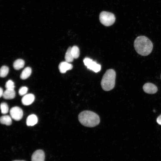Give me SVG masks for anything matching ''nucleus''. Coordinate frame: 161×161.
Returning a JSON list of instances; mask_svg holds the SVG:
<instances>
[{
  "label": "nucleus",
  "mask_w": 161,
  "mask_h": 161,
  "mask_svg": "<svg viewBox=\"0 0 161 161\" xmlns=\"http://www.w3.org/2000/svg\"><path fill=\"white\" fill-rule=\"evenodd\" d=\"M134 47L137 52L142 56H147L151 52L153 47L152 42L144 36L137 37L134 42Z\"/></svg>",
  "instance_id": "nucleus-1"
},
{
  "label": "nucleus",
  "mask_w": 161,
  "mask_h": 161,
  "mask_svg": "<svg viewBox=\"0 0 161 161\" xmlns=\"http://www.w3.org/2000/svg\"><path fill=\"white\" fill-rule=\"evenodd\" d=\"M78 119L82 125L88 127H95L100 122L99 115L89 110L80 112L78 115Z\"/></svg>",
  "instance_id": "nucleus-2"
},
{
  "label": "nucleus",
  "mask_w": 161,
  "mask_h": 161,
  "mask_svg": "<svg viewBox=\"0 0 161 161\" xmlns=\"http://www.w3.org/2000/svg\"><path fill=\"white\" fill-rule=\"evenodd\" d=\"M116 72L113 69L107 70L102 78L101 85L102 89L108 91L113 89L115 85Z\"/></svg>",
  "instance_id": "nucleus-3"
},
{
  "label": "nucleus",
  "mask_w": 161,
  "mask_h": 161,
  "mask_svg": "<svg viewBox=\"0 0 161 161\" xmlns=\"http://www.w3.org/2000/svg\"><path fill=\"white\" fill-rule=\"evenodd\" d=\"M99 19L103 24L106 26H109L114 23L115 18L114 14L111 13L103 11L100 15Z\"/></svg>",
  "instance_id": "nucleus-4"
},
{
  "label": "nucleus",
  "mask_w": 161,
  "mask_h": 161,
  "mask_svg": "<svg viewBox=\"0 0 161 161\" xmlns=\"http://www.w3.org/2000/svg\"><path fill=\"white\" fill-rule=\"evenodd\" d=\"M83 62L87 68L95 72H97L101 69L100 65L89 58H85L83 60Z\"/></svg>",
  "instance_id": "nucleus-5"
},
{
  "label": "nucleus",
  "mask_w": 161,
  "mask_h": 161,
  "mask_svg": "<svg viewBox=\"0 0 161 161\" xmlns=\"http://www.w3.org/2000/svg\"><path fill=\"white\" fill-rule=\"evenodd\" d=\"M11 117L14 120L19 121L23 116V111L19 107L15 106L11 108L10 111Z\"/></svg>",
  "instance_id": "nucleus-6"
},
{
  "label": "nucleus",
  "mask_w": 161,
  "mask_h": 161,
  "mask_svg": "<svg viewBox=\"0 0 161 161\" xmlns=\"http://www.w3.org/2000/svg\"><path fill=\"white\" fill-rule=\"evenodd\" d=\"M144 91L146 93L149 94H154L157 91V86L153 83H145L143 86Z\"/></svg>",
  "instance_id": "nucleus-7"
},
{
  "label": "nucleus",
  "mask_w": 161,
  "mask_h": 161,
  "mask_svg": "<svg viewBox=\"0 0 161 161\" xmlns=\"http://www.w3.org/2000/svg\"><path fill=\"white\" fill-rule=\"evenodd\" d=\"M44 153L41 150L35 151L32 156L31 161H44Z\"/></svg>",
  "instance_id": "nucleus-8"
},
{
  "label": "nucleus",
  "mask_w": 161,
  "mask_h": 161,
  "mask_svg": "<svg viewBox=\"0 0 161 161\" xmlns=\"http://www.w3.org/2000/svg\"><path fill=\"white\" fill-rule=\"evenodd\" d=\"M35 98L34 95L31 93L28 94L24 96L21 99V102L24 105H29L34 102Z\"/></svg>",
  "instance_id": "nucleus-9"
},
{
  "label": "nucleus",
  "mask_w": 161,
  "mask_h": 161,
  "mask_svg": "<svg viewBox=\"0 0 161 161\" xmlns=\"http://www.w3.org/2000/svg\"><path fill=\"white\" fill-rule=\"evenodd\" d=\"M72 68V65L66 61L61 62L58 66L59 71L62 73H65L67 71L71 70Z\"/></svg>",
  "instance_id": "nucleus-10"
},
{
  "label": "nucleus",
  "mask_w": 161,
  "mask_h": 161,
  "mask_svg": "<svg viewBox=\"0 0 161 161\" xmlns=\"http://www.w3.org/2000/svg\"><path fill=\"white\" fill-rule=\"evenodd\" d=\"M16 92L14 89H6L4 92L3 97L5 99H12L15 98Z\"/></svg>",
  "instance_id": "nucleus-11"
},
{
  "label": "nucleus",
  "mask_w": 161,
  "mask_h": 161,
  "mask_svg": "<svg viewBox=\"0 0 161 161\" xmlns=\"http://www.w3.org/2000/svg\"><path fill=\"white\" fill-rule=\"evenodd\" d=\"M38 119L37 116L34 114L29 115L26 120V124L28 126H33L38 122Z\"/></svg>",
  "instance_id": "nucleus-12"
},
{
  "label": "nucleus",
  "mask_w": 161,
  "mask_h": 161,
  "mask_svg": "<svg viewBox=\"0 0 161 161\" xmlns=\"http://www.w3.org/2000/svg\"><path fill=\"white\" fill-rule=\"evenodd\" d=\"M11 116L4 115L1 116L0 119L1 123L7 126H10L12 124V120Z\"/></svg>",
  "instance_id": "nucleus-13"
},
{
  "label": "nucleus",
  "mask_w": 161,
  "mask_h": 161,
  "mask_svg": "<svg viewBox=\"0 0 161 161\" xmlns=\"http://www.w3.org/2000/svg\"><path fill=\"white\" fill-rule=\"evenodd\" d=\"M31 72L32 69L30 67L25 68L21 73L20 76L21 78L23 80L27 78L31 75Z\"/></svg>",
  "instance_id": "nucleus-14"
},
{
  "label": "nucleus",
  "mask_w": 161,
  "mask_h": 161,
  "mask_svg": "<svg viewBox=\"0 0 161 161\" xmlns=\"http://www.w3.org/2000/svg\"><path fill=\"white\" fill-rule=\"evenodd\" d=\"M24 65V61L21 59H18L13 63V67L16 70H19L23 67Z\"/></svg>",
  "instance_id": "nucleus-15"
},
{
  "label": "nucleus",
  "mask_w": 161,
  "mask_h": 161,
  "mask_svg": "<svg viewBox=\"0 0 161 161\" xmlns=\"http://www.w3.org/2000/svg\"><path fill=\"white\" fill-rule=\"evenodd\" d=\"M71 47L68 48L65 56V61L69 63L73 61L74 59L71 52Z\"/></svg>",
  "instance_id": "nucleus-16"
},
{
  "label": "nucleus",
  "mask_w": 161,
  "mask_h": 161,
  "mask_svg": "<svg viewBox=\"0 0 161 161\" xmlns=\"http://www.w3.org/2000/svg\"><path fill=\"white\" fill-rule=\"evenodd\" d=\"M71 52L74 59L78 58L80 55V50L78 47L76 46L72 47Z\"/></svg>",
  "instance_id": "nucleus-17"
},
{
  "label": "nucleus",
  "mask_w": 161,
  "mask_h": 161,
  "mask_svg": "<svg viewBox=\"0 0 161 161\" xmlns=\"http://www.w3.org/2000/svg\"><path fill=\"white\" fill-rule=\"evenodd\" d=\"M9 71V68L7 66H2L0 70V75L1 77H5L8 74Z\"/></svg>",
  "instance_id": "nucleus-18"
},
{
  "label": "nucleus",
  "mask_w": 161,
  "mask_h": 161,
  "mask_svg": "<svg viewBox=\"0 0 161 161\" xmlns=\"http://www.w3.org/2000/svg\"><path fill=\"white\" fill-rule=\"evenodd\" d=\"M1 113L3 114H7L9 111V107L7 103H2L0 105Z\"/></svg>",
  "instance_id": "nucleus-19"
},
{
  "label": "nucleus",
  "mask_w": 161,
  "mask_h": 161,
  "mask_svg": "<svg viewBox=\"0 0 161 161\" xmlns=\"http://www.w3.org/2000/svg\"><path fill=\"white\" fill-rule=\"evenodd\" d=\"M14 83L10 80H8L6 83L5 87L6 89H14L15 88Z\"/></svg>",
  "instance_id": "nucleus-20"
},
{
  "label": "nucleus",
  "mask_w": 161,
  "mask_h": 161,
  "mask_svg": "<svg viewBox=\"0 0 161 161\" xmlns=\"http://www.w3.org/2000/svg\"><path fill=\"white\" fill-rule=\"evenodd\" d=\"M28 90V88L26 86L21 87L18 91V94L21 96L24 95L27 93Z\"/></svg>",
  "instance_id": "nucleus-21"
},
{
  "label": "nucleus",
  "mask_w": 161,
  "mask_h": 161,
  "mask_svg": "<svg viewBox=\"0 0 161 161\" xmlns=\"http://www.w3.org/2000/svg\"><path fill=\"white\" fill-rule=\"evenodd\" d=\"M157 122L159 124L161 125V114L157 118Z\"/></svg>",
  "instance_id": "nucleus-22"
},
{
  "label": "nucleus",
  "mask_w": 161,
  "mask_h": 161,
  "mask_svg": "<svg viewBox=\"0 0 161 161\" xmlns=\"http://www.w3.org/2000/svg\"><path fill=\"white\" fill-rule=\"evenodd\" d=\"M4 92H3V90L2 88L1 87L0 88V97H1L3 96V94Z\"/></svg>",
  "instance_id": "nucleus-23"
},
{
  "label": "nucleus",
  "mask_w": 161,
  "mask_h": 161,
  "mask_svg": "<svg viewBox=\"0 0 161 161\" xmlns=\"http://www.w3.org/2000/svg\"><path fill=\"white\" fill-rule=\"evenodd\" d=\"M13 161H26L24 160H15Z\"/></svg>",
  "instance_id": "nucleus-24"
},
{
  "label": "nucleus",
  "mask_w": 161,
  "mask_h": 161,
  "mask_svg": "<svg viewBox=\"0 0 161 161\" xmlns=\"http://www.w3.org/2000/svg\"></svg>",
  "instance_id": "nucleus-25"
}]
</instances>
